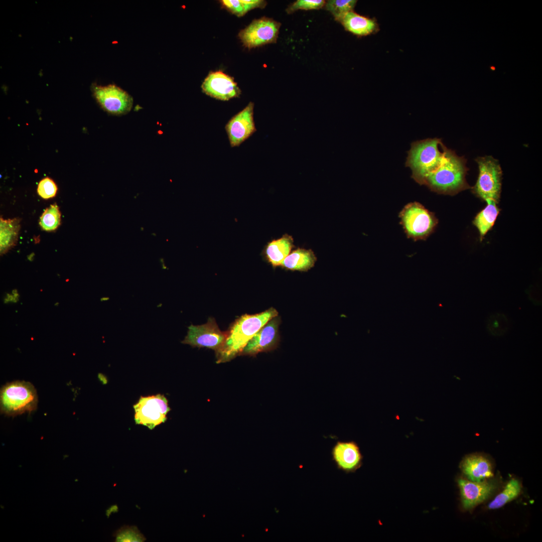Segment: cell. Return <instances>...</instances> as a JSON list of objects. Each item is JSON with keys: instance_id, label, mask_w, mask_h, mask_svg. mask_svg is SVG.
Here are the masks:
<instances>
[{"instance_id": "obj_11", "label": "cell", "mask_w": 542, "mask_h": 542, "mask_svg": "<svg viewBox=\"0 0 542 542\" xmlns=\"http://www.w3.org/2000/svg\"><path fill=\"white\" fill-rule=\"evenodd\" d=\"M253 108V103L249 102L226 124L225 129L231 147H239L256 131Z\"/></svg>"}, {"instance_id": "obj_29", "label": "cell", "mask_w": 542, "mask_h": 542, "mask_svg": "<svg viewBox=\"0 0 542 542\" xmlns=\"http://www.w3.org/2000/svg\"><path fill=\"white\" fill-rule=\"evenodd\" d=\"M222 3L229 10L238 16H241L246 13L241 1L224 0L222 1Z\"/></svg>"}, {"instance_id": "obj_25", "label": "cell", "mask_w": 542, "mask_h": 542, "mask_svg": "<svg viewBox=\"0 0 542 542\" xmlns=\"http://www.w3.org/2000/svg\"><path fill=\"white\" fill-rule=\"evenodd\" d=\"M510 323L507 317L503 313H495L488 318L487 328L493 336H501L509 330Z\"/></svg>"}, {"instance_id": "obj_5", "label": "cell", "mask_w": 542, "mask_h": 542, "mask_svg": "<svg viewBox=\"0 0 542 542\" xmlns=\"http://www.w3.org/2000/svg\"><path fill=\"white\" fill-rule=\"evenodd\" d=\"M479 175L473 191L485 201L490 199L498 203L501 189L502 170L497 160L491 156L476 159Z\"/></svg>"}, {"instance_id": "obj_6", "label": "cell", "mask_w": 542, "mask_h": 542, "mask_svg": "<svg viewBox=\"0 0 542 542\" xmlns=\"http://www.w3.org/2000/svg\"><path fill=\"white\" fill-rule=\"evenodd\" d=\"M399 217L408 237L415 240L426 239L437 224L434 215L416 202L406 205Z\"/></svg>"}, {"instance_id": "obj_16", "label": "cell", "mask_w": 542, "mask_h": 542, "mask_svg": "<svg viewBox=\"0 0 542 542\" xmlns=\"http://www.w3.org/2000/svg\"><path fill=\"white\" fill-rule=\"evenodd\" d=\"M295 247L294 238L288 234L267 242L262 253L266 260L274 267L281 265L285 258Z\"/></svg>"}, {"instance_id": "obj_22", "label": "cell", "mask_w": 542, "mask_h": 542, "mask_svg": "<svg viewBox=\"0 0 542 542\" xmlns=\"http://www.w3.org/2000/svg\"><path fill=\"white\" fill-rule=\"evenodd\" d=\"M521 490L519 481L515 479H511L506 485L501 492L498 494L489 504L488 508L495 509L501 507L507 502L515 498L519 494Z\"/></svg>"}, {"instance_id": "obj_18", "label": "cell", "mask_w": 542, "mask_h": 542, "mask_svg": "<svg viewBox=\"0 0 542 542\" xmlns=\"http://www.w3.org/2000/svg\"><path fill=\"white\" fill-rule=\"evenodd\" d=\"M341 23L346 30L359 36L374 34L379 29L375 19L361 16L353 11L347 14Z\"/></svg>"}, {"instance_id": "obj_13", "label": "cell", "mask_w": 542, "mask_h": 542, "mask_svg": "<svg viewBox=\"0 0 542 542\" xmlns=\"http://www.w3.org/2000/svg\"><path fill=\"white\" fill-rule=\"evenodd\" d=\"M280 318L269 320L249 340L241 354L253 356L275 348L279 341Z\"/></svg>"}, {"instance_id": "obj_21", "label": "cell", "mask_w": 542, "mask_h": 542, "mask_svg": "<svg viewBox=\"0 0 542 542\" xmlns=\"http://www.w3.org/2000/svg\"><path fill=\"white\" fill-rule=\"evenodd\" d=\"M485 201L487 205L477 214L473 222L479 231L481 240L492 227L499 213L495 201L490 199Z\"/></svg>"}, {"instance_id": "obj_27", "label": "cell", "mask_w": 542, "mask_h": 542, "mask_svg": "<svg viewBox=\"0 0 542 542\" xmlns=\"http://www.w3.org/2000/svg\"><path fill=\"white\" fill-rule=\"evenodd\" d=\"M58 190L57 186L54 181L49 177L42 179L37 187L38 195L44 199H48L55 197Z\"/></svg>"}, {"instance_id": "obj_26", "label": "cell", "mask_w": 542, "mask_h": 542, "mask_svg": "<svg viewBox=\"0 0 542 542\" xmlns=\"http://www.w3.org/2000/svg\"><path fill=\"white\" fill-rule=\"evenodd\" d=\"M146 538L135 526L122 527L116 534V541H144Z\"/></svg>"}, {"instance_id": "obj_14", "label": "cell", "mask_w": 542, "mask_h": 542, "mask_svg": "<svg viewBox=\"0 0 542 542\" xmlns=\"http://www.w3.org/2000/svg\"><path fill=\"white\" fill-rule=\"evenodd\" d=\"M332 456L337 468L346 472H354L362 465V454L353 441L337 442L332 449Z\"/></svg>"}, {"instance_id": "obj_7", "label": "cell", "mask_w": 542, "mask_h": 542, "mask_svg": "<svg viewBox=\"0 0 542 542\" xmlns=\"http://www.w3.org/2000/svg\"><path fill=\"white\" fill-rule=\"evenodd\" d=\"M134 420L137 425H141L150 430L165 423L170 411L167 398L164 394H157L141 396L133 405Z\"/></svg>"}, {"instance_id": "obj_33", "label": "cell", "mask_w": 542, "mask_h": 542, "mask_svg": "<svg viewBox=\"0 0 542 542\" xmlns=\"http://www.w3.org/2000/svg\"><path fill=\"white\" fill-rule=\"evenodd\" d=\"M59 303L58 302H57L54 304V306H58L59 305Z\"/></svg>"}, {"instance_id": "obj_31", "label": "cell", "mask_w": 542, "mask_h": 542, "mask_svg": "<svg viewBox=\"0 0 542 542\" xmlns=\"http://www.w3.org/2000/svg\"><path fill=\"white\" fill-rule=\"evenodd\" d=\"M14 299V296L13 294H10L7 293L6 294V298L4 300L5 303H8L9 302H13Z\"/></svg>"}, {"instance_id": "obj_23", "label": "cell", "mask_w": 542, "mask_h": 542, "mask_svg": "<svg viewBox=\"0 0 542 542\" xmlns=\"http://www.w3.org/2000/svg\"><path fill=\"white\" fill-rule=\"evenodd\" d=\"M60 223L61 212L56 203L47 208L40 218L39 225L43 230L46 231L55 230Z\"/></svg>"}, {"instance_id": "obj_4", "label": "cell", "mask_w": 542, "mask_h": 542, "mask_svg": "<svg viewBox=\"0 0 542 542\" xmlns=\"http://www.w3.org/2000/svg\"><path fill=\"white\" fill-rule=\"evenodd\" d=\"M38 401L37 391L31 382L14 381L1 389V413L6 416L15 417L31 413L36 410Z\"/></svg>"}, {"instance_id": "obj_24", "label": "cell", "mask_w": 542, "mask_h": 542, "mask_svg": "<svg viewBox=\"0 0 542 542\" xmlns=\"http://www.w3.org/2000/svg\"><path fill=\"white\" fill-rule=\"evenodd\" d=\"M356 2L354 0H330L325 3V8L336 21L341 22L347 14L353 11Z\"/></svg>"}, {"instance_id": "obj_1", "label": "cell", "mask_w": 542, "mask_h": 542, "mask_svg": "<svg viewBox=\"0 0 542 542\" xmlns=\"http://www.w3.org/2000/svg\"><path fill=\"white\" fill-rule=\"evenodd\" d=\"M271 308L258 314H245L232 324L221 347L217 351V363L226 362L240 354L253 336L269 320L278 316Z\"/></svg>"}, {"instance_id": "obj_30", "label": "cell", "mask_w": 542, "mask_h": 542, "mask_svg": "<svg viewBox=\"0 0 542 542\" xmlns=\"http://www.w3.org/2000/svg\"><path fill=\"white\" fill-rule=\"evenodd\" d=\"M243 5L246 12L256 8H261L264 6L265 2L260 0H243L241 1Z\"/></svg>"}, {"instance_id": "obj_28", "label": "cell", "mask_w": 542, "mask_h": 542, "mask_svg": "<svg viewBox=\"0 0 542 542\" xmlns=\"http://www.w3.org/2000/svg\"><path fill=\"white\" fill-rule=\"evenodd\" d=\"M325 4L323 0H298L291 5L286 10L288 13H292L298 10L319 9Z\"/></svg>"}, {"instance_id": "obj_19", "label": "cell", "mask_w": 542, "mask_h": 542, "mask_svg": "<svg viewBox=\"0 0 542 542\" xmlns=\"http://www.w3.org/2000/svg\"><path fill=\"white\" fill-rule=\"evenodd\" d=\"M316 261L317 257L312 249L298 247L285 258L281 266L288 270L307 272L314 266Z\"/></svg>"}, {"instance_id": "obj_20", "label": "cell", "mask_w": 542, "mask_h": 542, "mask_svg": "<svg viewBox=\"0 0 542 542\" xmlns=\"http://www.w3.org/2000/svg\"><path fill=\"white\" fill-rule=\"evenodd\" d=\"M20 229L19 218L0 219V252L4 254L17 243Z\"/></svg>"}, {"instance_id": "obj_15", "label": "cell", "mask_w": 542, "mask_h": 542, "mask_svg": "<svg viewBox=\"0 0 542 542\" xmlns=\"http://www.w3.org/2000/svg\"><path fill=\"white\" fill-rule=\"evenodd\" d=\"M462 505L464 509H470L485 500L495 489L492 482L482 481L474 482L459 479Z\"/></svg>"}, {"instance_id": "obj_32", "label": "cell", "mask_w": 542, "mask_h": 542, "mask_svg": "<svg viewBox=\"0 0 542 542\" xmlns=\"http://www.w3.org/2000/svg\"><path fill=\"white\" fill-rule=\"evenodd\" d=\"M18 293V292L17 290H16V289H14L12 292V294H16V293Z\"/></svg>"}, {"instance_id": "obj_2", "label": "cell", "mask_w": 542, "mask_h": 542, "mask_svg": "<svg viewBox=\"0 0 542 542\" xmlns=\"http://www.w3.org/2000/svg\"><path fill=\"white\" fill-rule=\"evenodd\" d=\"M443 156L439 166L425 178L423 185L440 194L454 195L468 187L466 161L442 146Z\"/></svg>"}, {"instance_id": "obj_12", "label": "cell", "mask_w": 542, "mask_h": 542, "mask_svg": "<svg viewBox=\"0 0 542 542\" xmlns=\"http://www.w3.org/2000/svg\"><path fill=\"white\" fill-rule=\"evenodd\" d=\"M201 88L206 95L223 101L238 97L241 94L233 79L221 71L210 73L204 80Z\"/></svg>"}, {"instance_id": "obj_10", "label": "cell", "mask_w": 542, "mask_h": 542, "mask_svg": "<svg viewBox=\"0 0 542 542\" xmlns=\"http://www.w3.org/2000/svg\"><path fill=\"white\" fill-rule=\"evenodd\" d=\"M226 333L218 328L213 318L201 325H191L182 343L192 347H206L217 351L223 345Z\"/></svg>"}, {"instance_id": "obj_17", "label": "cell", "mask_w": 542, "mask_h": 542, "mask_svg": "<svg viewBox=\"0 0 542 542\" xmlns=\"http://www.w3.org/2000/svg\"><path fill=\"white\" fill-rule=\"evenodd\" d=\"M461 469L469 480L480 482L493 476L489 460L479 454L467 456L461 463Z\"/></svg>"}, {"instance_id": "obj_8", "label": "cell", "mask_w": 542, "mask_h": 542, "mask_svg": "<svg viewBox=\"0 0 542 542\" xmlns=\"http://www.w3.org/2000/svg\"><path fill=\"white\" fill-rule=\"evenodd\" d=\"M92 91L99 105L109 113L124 115L128 113L132 107V97L115 84L101 86L93 84Z\"/></svg>"}, {"instance_id": "obj_3", "label": "cell", "mask_w": 542, "mask_h": 542, "mask_svg": "<svg viewBox=\"0 0 542 542\" xmlns=\"http://www.w3.org/2000/svg\"><path fill=\"white\" fill-rule=\"evenodd\" d=\"M440 139H427L413 142L408 152L405 166L412 171V177L418 183L423 185L427 176L440 165L443 150Z\"/></svg>"}, {"instance_id": "obj_9", "label": "cell", "mask_w": 542, "mask_h": 542, "mask_svg": "<svg viewBox=\"0 0 542 542\" xmlns=\"http://www.w3.org/2000/svg\"><path fill=\"white\" fill-rule=\"evenodd\" d=\"M281 24L267 18L254 20L241 31L239 37L244 45L252 48L276 42Z\"/></svg>"}]
</instances>
